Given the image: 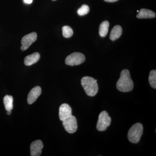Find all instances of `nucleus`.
<instances>
[{
	"mask_svg": "<svg viewBox=\"0 0 156 156\" xmlns=\"http://www.w3.org/2000/svg\"><path fill=\"white\" fill-rule=\"evenodd\" d=\"M52 1H56V0H52Z\"/></svg>",
	"mask_w": 156,
	"mask_h": 156,
	"instance_id": "21",
	"label": "nucleus"
},
{
	"mask_svg": "<svg viewBox=\"0 0 156 156\" xmlns=\"http://www.w3.org/2000/svg\"><path fill=\"white\" fill-rule=\"evenodd\" d=\"M105 2H117L119 0H104Z\"/></svg>",
	"mask_w": 156,
	"mask_h": 156,
	"instance_id": "20",
	"label": "nucleus"
},
{
	"mask_svg": "<svg viewBox=\"0 0 156 156\" xmlns=\"http://www.w3.org/2000/svg\"><path fill=\"white\" fill-rule=\"evenodd\" d=\"M42 90L40 87H36L30 90L27 97V102L29 104H32L34 103L38 98L41 95Z\"/></svg>",
	"mask_w": 156,
	"mask_h": 156,
	"instance_id": "10",
	"label": "nucleus"
},
{
	"mask_svg": "<svg viewBox=\"0 0 156 156\" xmlns=\"http://www.w3.org/2000/svg\"><path fill=\"white\" fill-rule=\"evenodd\" d=\"M117 89L122 92H129L134 88V83L131 80L130 72L128 69L121 72V75L116 84Z\"/></svg>",
	"mask_w": 156,
	"mask_h": 156,
	"instance_id": "1",
	"label": "nucleus"
},
{
	"mask_svg": "<svg viewBox=\"0 0 156 156\" xmlns=\"http://www.w3.org/2000/svg\"><path fill=\"white\" fill-rule=\"evenodd\" d=\"M143 132V126L140 123H136L130 128L128 132L129 141L132 143H138Z\"/></svg>",
	"mask_w": 156,
	"mask_h": 156,
	"instance_id": "3",
	"label": "nucleus"
},
{
	"mask_svg": "<svg viewBox=\"0 0 156 156\" xmlns=\"http://www.w3.org/2000/svg\"><path fill=\"white\" fill-rule=\"evenodd\" d=\"M89 11V6L86 5H84L80 9H78L77 13L80 16H84V15L88 14Z\"/></svg>",
	"mask_w": 156,
	"mask_h": 156,
	"instance_id": "18",
	"label": "nucleus"
},
{
	"mask_svg": "<svg viewBox=\"0 0 156 156\" xmlns=\"http://www.w3.org/2000/svg\"><path fill=\"white\" fill-rule=\"evenodd\" d=\"M86 58L83 53L75 52L67 56L65 60L66 64L74 66L81 64L85 61Z\"/></svg>",
	"mask_w": 156,
	"mask_h": 156,
	"instance_id": "5",
	"label": "nucleus"
},
{
	"mask_svg": "<svg viewBox=\"0 0 156 156\" xmlns=\"http://www.w3.org/2000/svg\"><path fill=\"white\" fill-rule=\"evenodd\" d=\"M62 35L65 38H70L72 36L73 32L72 29L69 26H65L62 28Z\"/></svg>",
	"mask_w": 156,
	"mask_h": 156,
	"instance_id": "17",
	"label": "nucleus"
},
{
	"mask_svg": "<svg viewBox=\"0 0 156 156\" xmlns=\"http://www.w3.org/2000/svg\"><path fill=\"white\" fill-rule=\"evenodd\" d=\"M72 114L71 108L68 104L64 103L60 105L59 108V118L61 121L71 116Z\"/></svg>",
	"mask_w": 156,
	"mask_h": 156,
	"instance_id": "9",
	"label": "nucleus"
},
{
	"mask_svg": "<svg viewBox=\"0 0 156 156\" xmlns=\"http://www.w3.org/2000/svg\"><path fill=\"white\" fill-rule=\"evenodd\" d=\"M109 23L108 21H104L101 23L99 28V34L100 36L105 37L108 33Z\"/></svg>",
	"mask_w": 156,
	"mask_h": 156,
	"instance_id": "14",
	"label": "nucleus"
},
{
	"mask_svg": "<svg viewBox=\"0 0 156 156\" xmlns=\"http://www.w3.org/2000/svg\"><path fill=\"white\" fill-rule=\"evenodd\" d=\"M62 125L65 129L70 134L75 133L77 129V122L76 117L72 115L71 116L63 120Z\"/></svg>",
	"mask_w": 156,
	"mask_h": 156,
	"instance_id": "6",
	"label": "nucleus"
},
{
	"mask_svg": "<svg viewBox=\"0 0 156 156\" xmlns=\"http://www.w3.org/2000/svg\"><path fill=\"white\" fill-rule=\"evenodd\" d=\"M136 15V17L139 19L152 18L156 17V13L149 9H141Z\"/></svg>",
	"mask_w": 156,
	"mask_h": 156,
	"instance_id": "11",
	"label": "nucleus"
},
{
	"mask_svg": "<svg viewBox=\"0 0 156 156\" xmlns=\"http://www.w3.org/2000/svg\"><path fill=\"white\" fill-rule=\"evenodd\" d=\"M44 145L41 140H38L32 143L30 146V155L31 156H39L42 153Z\"/></svg>",
	"mask_w": 156,
	"mask_h": 156,
	"instance_id": "8",
	"label": "nucleus"
},
{
	"mask_svg": "<svg viewBox=\"0 0 156 156\" xmlns=\"http://www.w3.org/2000/svg\"><path fill=\"white\" fill-rule=\"evenodd\" d=\"M122 33V29L119 25L115 26L113 28L110 35V38L112 41H114L119 39Z\"/></svg>",
	"mask_w": 156,
	"mask_h": 156,
	"instance_id": "13",
	"label": "nucleus"
},
{
	"mask_svg": "<svg viewBox=\"0 0 156 156\" xmlns=\"http://www.w3.org/2000/svg\"><path fill=\"white\" fill-rule=\"evenodd\" d=\"M40 58V55L38 53H34L27 56L24 58V64L27 66L32 65L36 63Z\"/></svg>",
	"mask_w": 156,
	"mask_h": 156,
	"instance_id": "12",
	"label": "nucleus"
},
{
	"mask_svg": "<svg viewBox=\"0 0 156 156\" xmlns=\"http://www.w3.org/2000/svg\"><path fill=\"white\" fill-rule=\"evenodd\" d=\"M111 118L108 115V114L105 111L100 113L98 116L97 126V130L100 131H105L107 128L110 126Z\"/></svg>",
	"mask_w": 156,
	"mask_h": 156,
	"instance_id": "4",
	"label": "nucleus"
},
{
	"mask_svg": "<svg viewBox=\"0 0 156 156\" xmlns=\"http://www.w3.org/2000/svg\"><path fill=\"white\" fill-rule=\"evenodd\" d=\"M13 98L11 95H7L4 97V103L7 112H11L13 109Z\"/></svg>",
	"mask_w": 156,
	"mask_h": 156,
	"instance_id": "15",
	"label": "nucleus"
},
{
	"mask_svg": "<svg viewBox=\"0 0 156 156\" xmlns=\"http://www.w3.org/2000/svg\"><path fill=\"white\" fill-rule=\"evenodd\" d=\"M97 82V80L91 77L85 76L82 78L81 84L87 95L92 97L97 94L98 90Z\"/></svg>",
	"mask_w": 156,
	"mask_h": 156,
	"instance_id": "2",
	"label": "nucleus"
},
{
	"mask_svg": "<svg viewBox=\"0 0 156 156\" xmlns=\"http://www.w3.org/2000/svg\"><path fill=\"white\" fill-rule=\"evenodd\" d=\"M37 39V34L35 32H32L31 33L26 35L22 38L21 41V46L20 49L22 51H25L27 50L30 45L36 41Z\"/></svg>",
	"mask_w": 156,
	"mask_h": 156,
	"instance_id": "7",
	"label": "nucleus"
},
{
	"mask_svg": "<svg viewBox=\"0 0 156 156\" xmlns=\"http://www.w3.org/2000/svg\"><path fill=\"white\" fill-rule=\"evenodd\" d=\"M33 0H23V2L26 4H30L33 2Z\"/></svg>",
	"mask_w": 156,
	"mask_h": 156,
	"instance_id": "19",
	"label": "nucleus"
},
{
	"mask_svg": "<svg viewBox=\"0 0 156 156\" xmlns=\"http://www.w3.org/2000/svg\"><path fill=\"white\" fill-rule=\"evenodd\" d=\"M149 82L151 87L154 89L156 88V70H153L150 73L149 76Z\"/></svg>",
	"mask_w": 156,
	"mask_h": 156,
	"instance_id": "16",
	"label": "nucleus"
}]
</instances>
